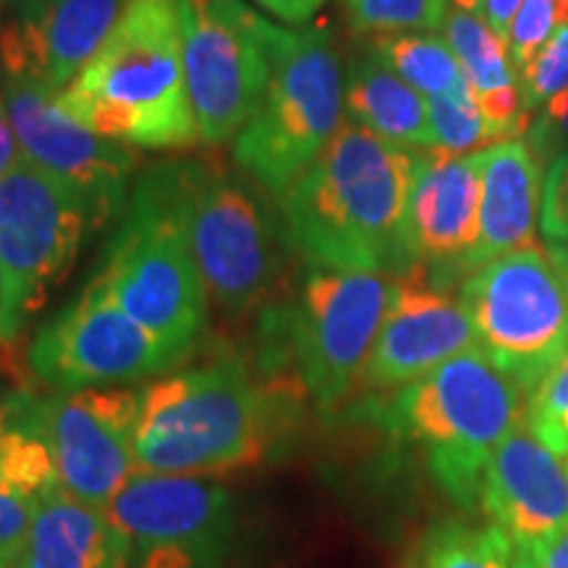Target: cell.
<instances>
[{
    "label": "cell",
    "mask_w": 568,
    "mask_h": 568,
    "mask_svg": "<svg viewBox=\"0 0 568 568\" xmlns=\"http://www.w3.org/2000/svg\"><path fill=\"white\" fill-rule=\"evenodd\" d=\"M418 155L351 122L280 201L284 245L311 268L382 274L418 264L408 232V201Z\"/></svg>",
    "instance_id": "obj_1"
},
{
    "label": "cell",
    "mask_w": 568,
    "mask_h": 568,
    "mask_svg": "<svg viewBox=\"0 0 568 568\" xmlns=\"http://www.w3.org/2000/svg\"><path fill=\"white\" fill-rule=\"evenodd\" d=\"M55 98L74 122L132 151L195 148L180 0H126L98 53Z\"/></svg>",
    "instance_id": "obj_2"
},
{
    "label": "cell",
    "mask_w": 568,
    "mask_h": 568,
    "mask_svg": "<svg viewBox=\"0 0 568 568\" xmlns=\"http://www.w3.org/2000/svg\"><path fill=\"white\" fill-rule=\"evenodd\" d=\"M287 424V400L222 355L140 389L134 432L138 471L213 477L261 464Z\"/></svg>",
    "instance_id": "obj_3"
},
{
    "label": "cell",
    "mask_w": 568,
    "mask_h": 568,
    "mask_svg": "<svg viewBox=\"0 0 568 568\" xmlns=\"http://www.w3.org/2000/svg\"><path fill=\"white\" fill-rule=\"evenodd\" d=\"M382 418L424 453L435 485L458 508L474 510L495 450L527 424V403L485 353L468 351L397 389Z\"/></svg>",
    "instance_id": "obj_4"
},
{
    "label": "cell",
    "mask_w": 568,
    "mask_h": 568,
    "mask_svg": "<svg viewBox=\"0 0 568 568\" xmlns=\"http://www.w3.org/2000/svg\"><path fill=\"white\" fill-rule=\"evenodd\" d=\"M268 82L258 111L232 142L234 166L280 197L335 138L343 67L326 27H284L261 17Z\"/></svg>",
    "instance_id": "obj_5"
},
{
    "label": "cell",
    "mask_w": 568,
    "mask_h": 568,
    "mask_svg": "<svg viewBox=\"0 0 568 568\" xmlns=\"http://www.w3.org/2000/svg\"><path fill=\"white\" fill-rule=\"evenodd\" d=\"M126 316L190 358L209 329V303L161 163L132 184L122 222L92 280Z\"/></svg>",
    "instance_id": "obj_6"
},
{
    "label": "cell",
    "mask_w": 568,
    "mask_h": 568,
    "mask_svg": "<svg viewBox=\"0 0 568 568\" xmlns=\"http://www.w3.org/2000/svg\"><path fill=\"white\" fill-rule=\"evenodd\" d=\"M161 169L211 303L245 316L282 272L280 219L245 174L203 161H163Z\"/></svg>",
    "instance_id": "obj_7"
},
{
    "label": "cell",
    "mask_w": 568,
    "mask_h": 568,
    "mask_svg": "<svg viewBox=\"0 0 568 568\" xmlns=\"http://www.w3.org/2000/svg\"><path fill=\"white\" fill-rule=\"evenodd\" d=\"M101 230L71 184L21 159L0 180V318L9 343Z\"/></svg>",
    "instance_id": "obj_8"
},
{
    "label": "cell",
    "mask_w": 568,
    "mask_h": 568,
    "mask_svg": "<svg viewBox=\"0 0 568 568\" xmlns=\"http://www.w3.org/2000/svg\"><path fill=\"white\" fill-rule=\"evenodd\" d=\"M477 347L521 393L568 355V284L542 247L500 255L460 284Z\"/></svg>",
    "instance_id": "obj_9"
},
{
    "label": "cell",
    "mask_w": 568,
    "mask_h": 568,
    "mask_svg": "<svg viewBox=\"0 0 568 568\" xmlns=\"http://www.w3.org/2000/svg\"><path fill=\"white\" fill-rule=\"evenodd\" d=\"M393 280L311 268L284 314L287 361L297 385L322 410L339 406L361 382L379 335Z\"/></svg>",
    "instance_id": "obj_10"
},
{
    "label": "cell",
    "mask_w": 568,
    "mask_h": 568,
    "mask_svg": "<svg viewBox=\"0 0 568 568\" xmlns=\"http://www.w3.org/2000/svg\"><path fill=\"white\" fill-rule=\"evenodd\" d=\"M30 372L53 393L126 387L182 364L151 332L124 314L95 282L84 284L32 337Z\"/></svg>",
    "instance_id": "obj_11"
},
{
    "label": "cell",
    "mask_w": 568,
    "mask_h": 568,
    "mask_svg": "<svg viewBox=\"0 0 568 568\" xmlns=\"http://www.w3.org/2000/svg\"><path fill=\"white\" fill-rule=\"evenodd\" d=\"M184 74L205 145L234 142L268 82L261 13L245 0H180Z\"/></svg>",
    "instance_id": "obj_12"
},
{
    "label": "cell",
    "mask_w": 568,
    "mask_h": 568,
    "mask_svg": "<svg viewBox=\"0 0 568 568\" xmlns=\"http://www.w3.org/2000/svg\"><path fill=\"white\" fill-rule=\"evenodd\" d=\"M105 514L134 568H224L237 531L234 497L209 477L138 471Z\"/></svg>",
    "instance_id": "obj_13"
},
{
    "label": "cell",
    "mask_w": 568,
    "mask_h": 568,
    "mask_svg": "<svg viewBox=\"0 0 568 568\" xmlns=\"http://www.w3.org/2000/svg\"><path fill=\"white\" fill-rule=\"evenodd\" d=\"M140 389L95 387L40 397V426L51 450L55 485L105 510L138 474L134 432Z\"/></svg>",
    "instance_id": "obj_14"
},
{
    "label": "cell",
    "mask_w": 568,
    "mask_h": 568,
    "mask_svg": "<svg viewBox=\"0 0 568 568\" xmlns=\"http://www.w3.org/2000/svg\"><path fill=\"white\" fill-rule=\"evenodd\" d=\"M0 92L21 159L71 184L90 203L98 224H109L132 193L138 151L74 122L59 105V92L17 77H3Z\"/></svg>",
    "instance_id": "obj_15"
},
{
    "label": "cell",
    "mask_w": 568,
    "mask_h": 568,
    "mask_svg": "<svg viewBox=\"0 0 568 568\" xmlns=\"http://www.w3.org/2000/svg\"><path fill=\"white\" fill-rule=\"evenodd\" d=\"M468 351L479 347L466 305L439 284L426 282L424 266H418L393 280L385 318L358 385L397 393Z\"/></svg>",
    "instance_id": "obj_16"
},
{
    "label": "cell",
    "mask_w": 568,
    "mask_h": 568,
    "mask_svg": "<svg viewBox=\"0 0 568 568\" xmlns=\"http://www.w3.org/2000/svg\"><path fill=\"white\" fill-rule=\"evenodd\" d=\"M479 508L514 556L535 552L568 529V464L521 424L489 460Z\"/></svg>",
    "instance_id": "obj_17"
},
{
    "label": "cell",
    "mask_w": 568,
    "mask_h": 568,
    "mask_svg": "<svg viewBox=\"0 0 568 568\" xmlns=\"http://www.w3.org/2000/svg\"><path fill=\"white\" fill-rule=\"evenodd\" d=\"M126 0H21L0 27V71L61 92L98 53Z\"/></svg>",
    "instance_id": "obj_18"
},
{
    "label": "cell",
    "mask_w": 568,
    "mask_h": 568,
    "mask_svg": "<svg viewBox=\"0 0 568 568\" xmlns=\"http://www.w3.org/2000/svg\"><path fill=\"white\" fill-rule=\"evenodd\" d=\"M481 151L418 155L408 201V232L418 264H432L447 276L466 272L479 240Z\"/></svg>",
    "instance_id": "obj_19"
},
{
    "label": "cell",
    "mask_w": 568,
    "mask_h": 568,
    "mask_svg": "<svg viewBox=\"0 0 568 568\" xmlns=\"http://www.w3.org/2000/svg\"><path fill=\"white\" fill-rule=\"evenodd\" d=\"M539 209L542 166L527 140H506L481 151L479 240L468 255L466 272H477L500 255L535 247Z\"/></svg>",
    "instance_id": "obj_20"
},
{
    "label": "cell",
    "mask_w": 568,
    "mask_h": 568,
    "mask_svg": "<svg viewBox=\"0 0 568 568\" xmlns=\"http://www.w3.org/2000/svg\"><path fill=\"white\" fill-rule=\"evenodd\" d=\"M11 568H134V558L105 510L55 485L40 495Z\"/></svg>",
    "instance_id": "obj_21"
},
{
    "label": "cell",
    "mask_w": 568,
    "mask_h": 568,
    "mask_svg": "<svg viewBox=\"0 0 568 568\" xmlns=\"http://www.w3.org/2000/svg\"><path fill=\"white\" fill-rule=\"evenodd\" d=\"M443 38L456 53L481 116L495 126L503 142L524 138L535 116L524 103L521 82L506 42L497 38L481 13L458 9L447 13Z\"/></svg>",
    "instance_id": "obj_22"
},
{
    "label": "cell",
    "mask_w": 568,
    "mask_h": 568,
    "mask_svg": "<svg viewBox=\"0 0 568 568\" xmlns=\"http://www.w3.org/2000/svg\"><path fill=\"white\" fill-rule=\"evenodd\" d=\"M345 122L397 148L429 151V105L422 92L403 82L372 55L347 63L343 74Z\"/></svg>",
    "instance_id": "obj_23"
},
{
    "label": "cell",
    "mask_w": 568,
    "mask_h": 568,
    "mask_svg": "<svg viewBox=\"0 0 568 568\" xmlns=\"http://www.w3.org/2000/svg\"><path fill=\"white\" fill-rule=\"evenodd\" d=\"M55 487L51 450L40 426V397L9 393L0 397V489L42 495Z\"/></svg>",
    "instance_id": "obj_24"
},
{
    "label": "cell",
    "mask_w": 568,
    "mask_h": 568,
    "mask_svg": "<svg viewBox=\"0 0 568 568\" xmlns=\"http://www.w3.org/2000/svg\"><path fill=\"white\" fill-rule=\"evenodd\" d=\"M376 63L393 71L424 98L447 95L468 88L456 53L450 51L443 32H410L372 38L368 53Z\"/></svg>",
    "instance_id": "obj_25"
},
{
    "label": "cell",
    "mask_w": 568,
    "mask_h": 568,
    "mask_svg": "<svg viewBox=\"0 0 568 568\" xmlns=\"http://www.w3.org/2000/svg\"><path fill=\"white\" fill-rule=\"evenodd\" d=\"M418 568H514V552L495 527L443 521L418 545Z\"/></svg>",
    "instance_id": "obj_26"
},
{
    "label": "cell",
    "mask_w": 568,
    "mask_h": 568,
    "mask_svg": "<svg viewBox=\"0 0 568 568\" xmlns=\"http://www.w3.org/2000/svg\"><path fill=\"white\" fill-rule=\"evenodd\" d=\"M429 105V151L445 155H471L479 153L481 145L503 142L495 126L481 116L474 103L471 88L447 92V95L426 98Z\"/></svg>",
    "instance_id": "obj_27"
},
{
    "label": "cell",
    "mask_w": 568,
    "mask_h": 568,
    "mask_svg": "<svg viewBox=\"0 0 568 568\" xmlns=\"http://www.w3.org/2000/svg\"><path fill=\"white\" fill-rule=\"evenodd\" d=\"M450 0H343L355 32L368 38L410 32H443Z\"/></svg>",
    "instance_id": "obj_28"
},
{
    "label": "cell",
    "mask_w": 568,
    "mask_h": 568,
    "mask_svg": "<svg viewBox=\"0 0 568 568\" xmlns=\"http://www.w3.org/2000/svg\"><path fill=\"white\" fill-rule=\"evenodd\" d=\"M527 429L568 460V355L529 393Z\"/></svg>",
    "instance_id": "obj_29"
},
{
    "label": "cell",
    "mask_w": 568,
    "mask_h": 568,
    "mask_svg": "<svg viewBox=\"0 0 568 568\" xmlns=\"http://www.w3.org/2000/svg\"><path fill=\"white\" fill-rule=\"evenodd\" d=\"M518 82L529 113L542 109L552 95L568 88V24L558 27L535 59L518 71Z\"/></svg>",
    "instance_id": "obj_30"
},
{
    "label": "cell",
    "mask_w": 568,
    "mask_h": 568,
    "mask_svg": "<svg viewBox=\"0 0 568 568\" xmlns=\"http://www.w3.org/2000/svg\"><path fill=\"white\" fill-rule=\"evenodd\" d=\"M564 24H568V0H524L508 32V51L516 71L527 67Z\"/></svg>",
    "instance_id": "obj_31"
},
{
    "label": "cell",
    "mask_w": 568,
    "mask_h": 568,
    "mask_svg": "<svg viewBox=\"0 0 568 568\" xmlns=\"http://www.w3.org/2000/svg\"><path fill=\"white\" fill-rule=\"evenodd\" d=\"M524 140H527L539 166H545V163L550 166L558 155L568 153V88L558 92V95H552L539 109L537 116L531 119Z\"/></svg>",
    "instance_id": "obj_32"
},
{
    "label": "cell",
    "mask_w": 568,
    "mask_h": 568,
    "mask_svg": "<svg viewBox=\"0 0 568 568\" xmlns=\"http://www.w3.org/2000/svg\"><path fill=\"white\" fill-rule=\"evenodd\" d=\"M40 495L0 489V566H13L30 531Z\"/></svg>",
    "instance_id": "obj_33"
},
{
    "label": "cell",
    "mask_w": 568,
    "mask_h": 568,
    "mask_svg": "<svg viewBox=\"0 0 568 568\" xmlns=\"http://www.w3.org/2000/svg\"><path fill=\"white\" fill-rule=\"evenodd\" d=\"M539 230L548 243L568 237V153L558 155L545 172Z\"/></svg>",
    "instance_id": "obj_34"
},
{
    "label": "cell",
    "mask_w": 568,
    "mask_h": 568,
    "mask_svg": "<svg viewBox=\"0 0 568 568\" xmlns=\"http://www.w3.org/2000/svg\"><path fill=\"white\" fill-rule=\"evenodd\" d=\"M255 3L284 27H305L322 11L326 0H255Z\"/></svg>",
    "instance_id": "obj_35"
},
{
    "label": "cell",
    "mask_w": 568,
    "mask_h": 568,
    "mask_svg": "<svg viewBox=\"0 0 568 568\" xmlns=\"http://www.w3.org/2000/svg\"><path fill=\"white\" fill-rule=\"evenodd\" d=\"M514 568H568V529L527 556H514Z\"/></svg>",
    "instance_id": "obj_36"
},
{
    "label": "cell",
    "mask_w": 568,
    "mask_h": 568,
    "mask_svg": "<svg viewBox=\"0 0 568 568\" xmlns=\"http://www.w3.org/2000/svg\"><path fill=\"white\" fill-rule=\"evenodd\" d=\"M524 0H485L481 6V19L493 27V32L508 45V32L514 24L518 9H521Z\"/></svg>",
    "instance_id": "obj_37"
},
{
    "label": "cell",
    "mask_w": 568,
    "mask_h": 568,
    "mask_svg": "<svg viewBox=\"0 0 568 568\" xmlns=\"http://www.w3.org/2000/svg\"><path fill=\"white\" fill-rule=\"evenodd\" d=\"M21 161V151L17 142V132H13L9 111H6L3 92H0V180L11 172L13 166Z\"/></svg>",
    "instance_id": "obj_38"
},
{
    "label": "cell",
    "mask_w": 568,
    "mask_h": 568,
    "mask_svg": "<svg viewBox=\"0 0 568 568\" xmlns=\"http://www.w3.org/2000/svg\"><path fill=\"white\" fill-rule=\"evenodd\" d=\"M548 255L568 284V237L558 240V243H548Z\"/></svg>",
    "instance_id": "obj_39"
},
{
    "label": "cell",
    "mask_w": 568,
    "mask_h": 568,
    "mask_svg": "<svg viewBox=\"0 0 568 568\" xmlns=\"http://www.w3.org/2000/svg\"><path fill=\"white\" fill-rule=\"evenodd\" d=\"M453 9L458 11H468V13H481V6H485V0H450Z\"/></svg>",
    "instance_id": "obj_40"
},
{
    "label": "cell",
    "mask_w": 568,
    "mask_h": 568,
    "mask_svg": "<svg viewBox=\"0 0 568 568\" xmlns=\"http://www.w3.org/2000/svg\"><path fill=\"white\" fill-rule=\"evenodd\" d=\"M9 343V337H6V329H3V318H0V345Z\"/></svg>",
    "instance_id": "obj_41"
},
{
    "label": "cell",
    "mask_w": 568,
    "mask_h": 568,
    "mask_svg": "<svg viewBox=\"0 0 568 568\" xmlns=\"http://www.w3.org/2000/svg\"><path fill=\"white\" fill-rule=\"evenodd\" d=\"M6 3H9V0H0V11H3V9H6Z\"/></svg>",
    "instance_id": "obj_42"
},
{
    "label": "cell",
    "mask_w": 568,
    "mask_h": 568,
    "mask_svg": "<svg viewBox=\"0 0 568 568\" xmlns=\"http://www.w3.org/2000/svg\"><path fill=\"white\" fill-rule=\"evenodd\" d=\"M0 568H9V566H0Z\"/></svg>",
    "instance_id": "obj_43"
},
{
    "label": "cell",
    "mask_w": 568,
    "mask_h": 568,
    "mask_svg": "<svg viewBox=\"0 0 568 568\" xmlns=\"http://www.w3.org/2000/svg\"><path fill=\"white\" fill-rule=\"evenodd\" d=\"M566 464H568V460H566Z\"/></svg>",
    "instance_id": "obj_44"
},
{
    "label": "cell",
    "mask_w": 568,
    "mask_h": 568,
    "mask_svg": "<svg viewBox=\"0 0 568 568\" xmlns=\"http://www.w3.org/2000/svg\"><path fill=\"white\" fill-rule=\"evenodd\" d=\"M0 397H3V395H0Z\"/></svg>",
    "instance_id": "obj_45"
}]
</instances>
